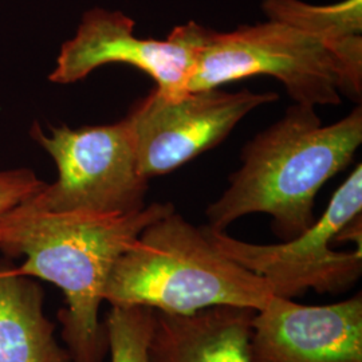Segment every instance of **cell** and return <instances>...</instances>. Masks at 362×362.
<instances>
[{
  "instance_id": "11",
  "label": "cell",
  "mask_w": 362,
  "mask_h": 362,
  "mask_svg": "<svg viewBox=\"0 0 362 362\" xmlns=\"http://www.w3.org/2000/svg\"><path fill=\"white\" fill-rule=\"evenodd\" d=\"M45 294L30 276L0 264V362H71L43 311Z\"/></svg>"
},
{
  "instance_id": "9",
  "label": "cell",
  "mask_w": 362,
  "mask_h": 362,
  "mask_svg": "<svg viewBox=\"0 0 362 362\" xmlns=\"http://www.w3.org/2000/svg\"><path fill=\"white\" fill-rule=\"evenodd\" d=\"M251 362H362L361 294L309 306L274 297L257 311Z\"/></svg>"
},
{
  "instance_id": "2",
  "label": "cell",
  "mask_w": 362,
  "mask_h": 362,
  "mask_svg": "<svg viewBox=\"0 0 362 362\" xmlns=\"http://www.w3.org/2000/svg\"><path fill=\"white\" fill-rule=\"evenodd\" d=\"M361 143L360 105L330 125H322L313 106H290L245 146L242 168L206 209L208 227L226 231L246 215L266 214L282 242L305 233L315 221L320 189L349 165Z\"/></svg>"
},
{
  "instance_id": "3",
  "label": "cell",
  "mask_w": 362,
  "mask_h": 362,
  "mask_svg": "<svg viewBox=\"0 0 362 362\" xmlns=\"http://www.w3.org/2000/svg\"><path fill=\"white\" fill-rule=\"evenodd\" d=\"M272 298L262 276L221 254L203 227L176 209L140 233L117 260L104 288L110 306L179 315L214 306L259 311Z\"/></svg>"
},
{
  "instance_id": "5",
  "label": "cell",
  "mask_w": 362,
  "mask_h": 362,
  "mask_svg": "<svg viewBox=\"0 0 362 362\" xmlns=\"http://www.w3.org/2000/svg\"><path fill=\"white\" fill-rule=\"evenodd\" d=\"M362 167L358 164L341 184L322 216L309 230L279 245H254L226 231L203 226L221 254L262 276L274 297H300L314 290L339 294L357 284L362 274V248L336 251L330 243L350 220L361 215Z\"/></svg>"
},
{
  "instance_id": "6",
  "label": "cell",
  "mask_w": 362,
  "mask_h": 362,
  "mask_svg": "<svg viewBox=\"0 0 362 362\" xmlns=\"http://www.w3.org/2000/svg\"><path fill=\"white\" fill-rule=\"evenodd\" d=\"M31 136L52 156L58 180L31 200L50 211L133 212L145 207L148 179L139 168L129 121L70 129L34 125Z\"/></svg>"
},
{
  "instance_id": "1",
  "label": "cell",
  "mask_w": 362,
  "mask_h": 362,
  "mask_svg": "<svg viewBox=\"0 0 362 362\" xmlns=\"http://www.w3.org/2000/svg\"><path fill=\"white\" fill-rule=\"evenodd\" d=\"M172 211L170 203L133 212L50 211L28 197L0 215V255L25 257L13 272L52 282L65 296L58 320L71 362L105 361L100 308L110 272L149 224Z\"/></svg>"
},
{
  "instance_id": "14",
  "label": "cell",
  "mask_w": 362,
  "mask_h": 362,
  "mask_svg": "<svg viewBox=\"0 0 362 362\" xmlns=\"http://www.w3.org/2000/svg\"><path fill=\"white\" fill-rule=\"evenodd\" d=\"M45 184L31 169L0 170V215L38 194Z\"/></svg>"
},
{
  "instance_id": "13",
  "label": "cell",
  "mask_w": 362,
  "mask_h": 362,
  "mask_svg": "<svg viewBox=\"0 0 362 362\" xmlns=\"http://www.w3.org/2000/svg\"><path fill=\"white\" fill-rule=\"evenodd\" d=\"M104 325L112 362H151L155 310L143 306H112Z\"/></svg>"
},
{
  "instance_id": "12",
  "label": "cell",
  "mask_w": 362,
  "mask_h": 362,
  "mask_svg": "<svg viewBox=\"0 0 362 362\" xmlns=\"http://www.w3.org/2000/svg\"><path fill=\"white\" fill-rule=\"evenodd\" d=\"M270 21L285 23L321 39L334 52L344 74L362 73V0H342L329 6H313L300 0H263Z\"/></svg>"
},
{
  "instance_id": "4",
  "label": "cell",
  "mask_w": 362,
  "mask_h": 362,
  "mask_svg": "<svg viewBox=\"0 0 362 362\" xmlns=\"http://www.w3.org/2000/svg\"><path fill=\"white\" fill-rule=\"evenodd\" d=\"M254 76L285 85L296 104H341L346 79L334 52L321 39L269 21L230 33L202 27L188 91L207 90Z\"/></svg>"
},
{
  "instance_id": "8",
  "label": "cell",
  "mask_w": 362,
  "mask_h": 362,
  "mask_svg": "<svg viewBox=\"0 0 362 362\" xmlns=\"http://www.w3.org/2000/svg\"><path fill=\"white\" fill-rule=\"evenodd\" d=\"M134 21L119 11L93 8L83 15L76 35L65 42L49 79L69 85L109 64L133 66L157 83L168 98L188 93L202 27H175L165 40L139 38Z\"/></svg>"
},
{
  "instance_id": "7",
  "label": "cell",
  "mask_w": 362,
  "mask_h": 362,
  "mask_svg": "<svg viewBox=\"0 0 362 362\" xmlns=\"http://www.w3.org/2000/svg\"><path fill=\"white\" fill-rule=\"evenodd\" d=\"M276 100L272 91L248 89L230 93L215 88L175 98L151 91L127 116L140 172L149 180L180 168L219 145L248 113Z\"/></svg>"
},
{
  "instance_id": "10",
  "label": "cell",
  "mask_w": 362,
  "mask_h": 362,
  "mask_svg": "<svg viewBox=\"0 0 362 362\" xmlns=\"http://www.w3.org/2000/svg\"><path fill=\"white\" fill-rule=\"evenodd\" d=\"M257 310L214 306L188 315L155 311L151 362H251Z\"/></svg>"
}]
</instances>
